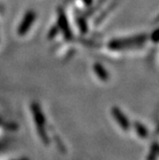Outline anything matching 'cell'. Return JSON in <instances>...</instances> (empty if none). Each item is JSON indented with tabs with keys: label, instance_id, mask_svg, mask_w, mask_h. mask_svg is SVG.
Returning <instances> with one entry per match:
<instances>
[{
	"label": "cell",
	"instance_id": "1",
	"mask_svg": "<svg viewBox=\"0 0 159 160\" xmlns=\"http://www.w3.org/2000/svg\"><path fill=\"white\" fill-rule=\"evenodd\" d=\"M36 19V13L32 11L28 12L24 18L21 21L20 26L18 27V34L19 35H24L27 33V31L30 29V27L32 26V23L34 22V20Z\"/></svg>",
	"mask_w": 159,
	"mask_h": 160
},
{
	"label": "cell",
	"instance_id": "2",
	"mask_svg": "<svg viewBox=\"0 0 159 160\" xmlns=\"http://www.w3.org/2000/svg\"><path fill=\"white\" fill-rule=\"evenodd\" d=\"M59 22H60V27L62 28V30L66 34V36H70V30H69L68 22L66 20V18L63 16L62 13L60 14V17H59Z\"/></svg>",
	"mask_w": 159,
	"mask_h": 160
}]
</instances>
